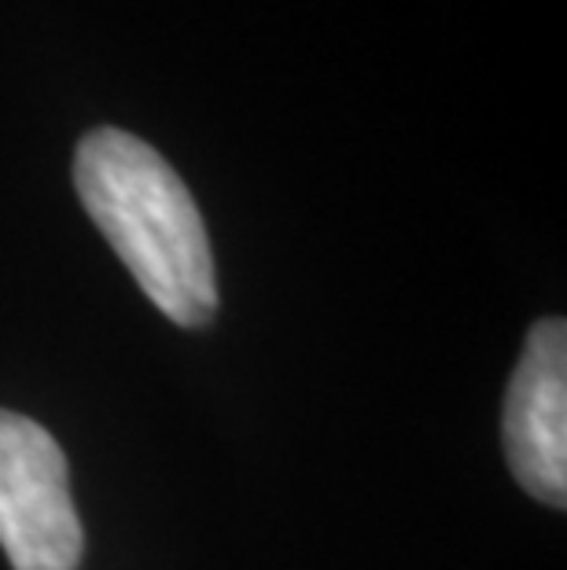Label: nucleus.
<instances>
[{
    "mask_svg": "<svg viewBox=\"0 0 567 570\" xmlns=\"http://www.w3.org/2000/svg\"><path fill=\"white\" fill-rule=\"evenodd\" d=\"M75 188L133 281L180 327L218 309L214 254L199 206L151 144L126 129H92L75 155Z\"/></svg>",
    "mask_w": 567,
    "mask_h": 570,
    "instance_id": "1",
    "label": "nucleus"
},
{
    "mask_svg": "<svg viewBox=\"0 0 567 570\" xmlns=\"http://www.w3.org/2000/svg\"><path fill=\"white\" fill-rule=\"evenodd\" d=\"M0 544L11 570H78L86 533L59 442L0 409Z\"/></svg>",
    "mask_w": 567,
    "mask_h": 570,
    "instance_id": "2",
    "label": "nucleus"
},
{
    "mask_svg": "<svg viewBox=\"0 0 567 570\" xmlns=\"http://www.w3.org/2000/svg\"><path fill=\"white\" fill-rule=\"evenodd\" d=\"M505 453L512 475L538 501H567V327L560 317L530 327L505 402Z\"/></svg>",
    "mask_w": 567,
    "mask_h": 570,
    "instance_id": "3",
    "label": "nucleus"
}]
</instances>
